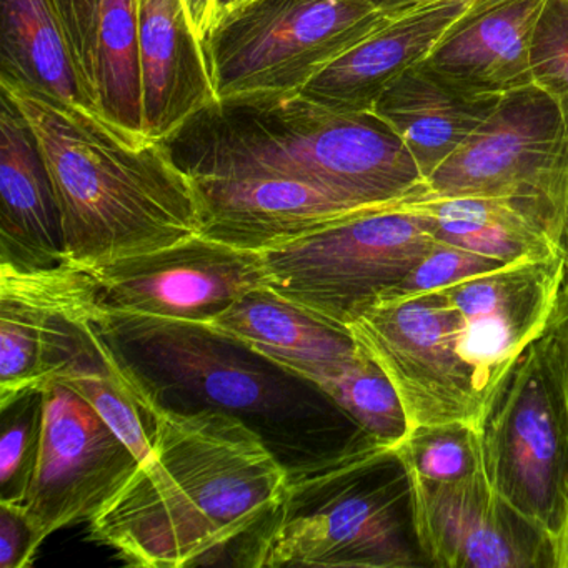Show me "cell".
I'll return each mask as SVG.
<instances>
[{
	"mask_svg": "<svg viewBox=\"0 0 568 568\" xmlns=\"http://www.w3.org/2000/svg\"><path fill=\"white\" fill-rule=\"evenodd\" d=\"M287 478V465L242 418L158 404L151 454L89 521V535L131 567L209 564L265 520Z\"/></svg>",
	"mask_w": 568,
	"mask_h": 568,
	"instance_id": "obj_1",
	"label": "cell"
},
{
	"mask_svg": "<svg viewBox=\"0 0 568 568\" xmlns=\"http://www.w3.org/2000/svg\"><path fill=\"white\" fill-rule=\"evenodd\" d=\"M8 95L36 132L61 211L65 262L95 268L202 231L194 181L164 141H139L101 115L11 79Z\"/></svg>",
	"mask_w": 568,
	"mask_h": 568,
	"instance_id": "obj_2",
	"label": "cell"
},
{
	"mask_svg": "<svg viewBox=\"0 0 568 568\" xmlns=\"http://www.w3.org/2000/svg\"><path fill=\"white\" fill-rule=\"evenodd\" d=\"M192 178H284L367 209L420 194L424 175L400 135L374 112L335 111L301 94L217 101L168 141Z\"/></svg>",
	"mask_w": 568,
	"mask_h": 568,
	"instance_id": "obj_3",
	"label": "cell"
},
{
	"mask_svg": "<svg viewBox=\"0 0 568 568\" xmlns=\"http://www.w3.org/2000/svg\"><path fill=\"white\" fill-rule=\"evenodd\" d=\"M390 445L358 432L341 448L288 468L281 500L242 538L251 568H410L424 564L412 485Z\"/></svg>",
	"mask_w": 568,
	"mask_h": 568,
	"instance_id": "obj_4",
	"label": "cell"
},
{
	"mask_svg": "<svg viewBox=\"0 0 568 568\" xmlns=\"http://www.w3.org/2000/svg\"><path fill=\"white\" fill-rule=\"evenodd\" d=\"M101 332L162 407L225 412L262 437L284 422H321V404L307 397L317 387L209 325L105 311Z\"/></svg>",
	"mask_w": 568,
	"mask_h": 568,
	"instance_id": "obj_5",
	"label": "cell"
},
{
	"mask_svg": "<svg viewBox=\"0 0 568 568\" xmlns=\"http://www.w3.org/2000/svg\"><path fill=\"white\" fill-rule=\"evenodd\" d=\"M394 16L364 0H239L204 41L217 101L298 94Z\"/></svg>",
	"mask_w": 568,
	"mask_h": 568,
	"instance_id": "obj_6",
	"label": "cell"
},
{
	"mask_svg": "<svg viewBox=\"0 0 568 568\" xmlns=\"http://www.w3.org/2000/svg\"><path fill=\"white\" fill-rule=\"evenodd\" d=\"M478 428L491 488L551 540L568 510V397L541 337L491 392Z\"/></svg>",
	"mask_w": 568,
	"mask_h": 568,
	"instance_id": "obj_7",
	"label": "cell"
},
{
	"mask_svg": "<svg viewBox=\"0 0 568 568\" xmlns=\"http://www.w3.org/2000/svg\"><path fill=\"white\" fill-rule=\"evenodd\" d=\"M434 245L420 215L392 205L262 254L272 291L348 327L404 281Z\"/></svg>",
	"mask_w": 568,
	"mask_h": 568,
	"instance_id": "obj_8",
	"label": "cell"
},
{
	"mask_svg": "<svg viewBox=\"0 0 568 568\" xmlns=\"http://www.w3.org/2000/svg\"><path fill=\"white\" fill-rule=\"evenodd\" d=\"M442 197L507 199L534 214L560 247L568 212V141L554 99L535 84L501 98L494 114L410 201Z\"/></svg>",
	"mask_w": 568,
	"mask_h": 568,
	"instance_id": "obj_9",
	"label": "cell"
},
{
	"mask_svg": "<svg viewBox=\"0 0 568 568\" xmlns=\"http://www.w3.org/2000/svg\"><path fill=\"white\" fill-rule=\"evenodd\" d=\"M460 312L444 292L382 301L348 324L400 397L410 428L480 422L484 398L460 352Z\"/></svg>",
	"mask_w": 568,
	"mask_h": 568,
	"instance_id": "obj_10",
	"label": "cell"
},
{
	"mask_svg": "<svg viewBox=\"0 0 568 568\" xmlns=\"http://www.w3.org/2000/svg\"><path fill=\"white\" fill-rule=\"evenodd\" d=\"M105 308L88 268L0 264V404L68 374L101 338Z\"/></svg>",
	"mask_w": 568,
	"mask_h": 568,
	"instance_id": "obj_11",
	"label": "cell"
},
{
	"mask_svg": "<svg viewBox=\"0 0 568 568\" xmlns=\"http://www.w3.org/2000/svg\"><path fill=\"white\" fill-rule=\"evenodd\" d=\"M41 455L21 505L34 548L55 531L91 521L124 487L141 460L71 388L45 385Z\"/></svg>",
	"mask_w": 568,
	"mask_h": 568,
	"instance_id": "obj_12",
	"label": "cell"
},
{
	"mask_svg": "<svg viewBox=\"0 0 568 568\" xmlns=\"http://www.w3.org/2000/svg\"><path fill=\"white\" fill-rule=\"evenodd\" d=\"M105 311L209 322L267 285L262 252L197 234L178 244L88 268Z\"/></svg>",
	"mask_w": 568,
	"mask_h": 568,
	"instance_id": "obj_13",
	"label": "cell"
},
{
	"mask_svg": "<svg viewBox=\"0 0 568 568\" xmlns=\"http://www.w3.org/2000/svg\"><path fill=\"white\" fill-rule=\"evenodd\" d=\"M408 477L412 525L427 564L444 568H554L550 537L510 507L491 488L484 470L452 484Z\"/></svg>",
	"mask_w": 568,
	"mask_h": 568,
	"instance_id": "obj_14",
	"label": "cell"
},
{
	"mask_svg": "<svg viewBox=\"0 0 568 568\" xmlns=\"http://www.w3.org/2000/svg\"><path fill=\"white\" fill-rule=\"evenodd\" d=\"M564 255L531 258L445 288L460 312V352L471 365L484 407L528 345L544 335L564 291Z\"/></svg>",
	"mask_w": 568,
	"mask_h": 568,
	"instance_id": "obj_15",
	"label": "cell"
},
{
	"mask_svg": "<svg viewBox=\"0 0 568 568\" xmlns=\"http://www.w3.org/2000/svg\"><path fill=\"white\" fill-rule=\"evenodd\" d=\"M192 178V175H191ZM205 237L267 252L367 209L327 189L284 178H192Z\"/></svg>",
	"mask_w": 568,
	"mask_h": 568,
	"instance_id": "obj_16",
	"label": "cell"
},
{
	"mask_svg": "<svg viewBox=\"0 0 568 568\" xmlns=\"http://www.w3.org/2000/svg\"><path fill=\"white\" fill-rule=\"evenodd\" d=\"M475 0H420L345 52L298 94L335 111L372 112L408 69L422 64Z\"/></svg>",
	"mask_w": 568,
	"mask_h": 568,
	"instance_id": "obj_17",
	"label": "cell"
},
{
	"mask_svg": "<svg viewBox=\"0 0 568 568\" xmlns=\"http://www.w3.org/2000/svg\"><path fill=\"white\" fill-rule=\"evenodd\" d=\"M65 262L61 211L36 132L0 95V264L36 271Z\"/></svg>",
	"mask_w": 568,
	"mask_h": 568,
	"instance_id": "obj_18",
	"label": "cell"
},
{
	"mask_svg": "<svg viewBox=\"0 0 568 568\" xmlns=\"http://www.w3.org/2000/svg\"><path fill=\"white\" fill-rule=\"evenodd\" d=\"M138 16L144 134L168 141L217 95L184 2L138 0Z\"/></svg>",
	"mask_w": 568,
	"mask_h": 568,
	"instance_id": "obj_19",
	"label": "cell"
},
{
	"mask_svg": "<svg viewBox=\"0 0 568 568\" xmlns=\"http://www.w3.org/2000/svg\"><path fill=\"white\" fill-rule=\"evenodd\" d=\"M548 0H475L424 64L474 94L504 98L534 84L531 41Z\"/></svg>",
	"mask_w": 568,
	"mask_h": 568,
	"instance_id": "obj_20",
	"label": "cell"
},
{
	"mask_svg": "<svg viewBox=\"0 0 568 568\" xmlns=\"http://www.w3.org/2000/svg\"><path fill=\"white\" fill-rule=\"evenodd\" d=\"M205 325L314 387L361 351L348 327L288 301L268 285L248 292Z\"/></svg>",
	"mask_w": 568,
	"mask_h": 568,
	"instance_id": "obj_21",
	"label": "cell"
},
{
	"mask_svg": "<svg viewBox=\"0 0 568 568\" xmlns=\"http://www.w3.org/2000/svg\"><path fill=\"white\" fill-rule=\"evenodd\" d=\"M500 101L474 94L422 62L404 72L372 112L400 135L427 181L494 114Z\"/></svg>",
	"mask_w": 568,
	"mask_h": 568,
	"instance_id": "obj_22",
	"label": "cell"
},
{
	"mask_svg": "<svg viewBox=\"0 0 568 568\" xmlns=\"http://www.w3.org/2000/svg\"><path fill=\"white\" fill-rule=\"evenodd\" d=\"M398 205L420 215L435 241L501 264L561 254L548 229L527 209L507 199H417Z\"/></svg>",
	"mask_w": 568,
	"mask_h": 568,
	"instance_id": "obj_23",
	"label": "cell"
},
{
	"mask_svg": "<svg viewBox=\"0 0 568 568\" xmlns=\"http://www.w3.org/2000/svg\"><path fill=\"white\" fill-rule=\"evenodd\" d=\"M2 75L62 104L99 115L51 0H0Z\"/></svg>",
	"mask_w": 568,
	"mask_h": 568,
	"instance_id": "obj_24",
	"label": "cell"
},
{
	"mask_svg": "<svg viewBox=\"0 0 568 568\" xmlns=\"http://www.w3.org/2000/svg\"><path fill=\"white\" fill-rule=\"evenodd\" d=\"M98 89L102 119L131 138L149 139L142 118L138 0H102Z\"/></svg>",
	"mask_w": 568,
	"mask_h": 568,
	"instance_id": "obj_25",
	"label": "cell"
},
{
	"mask_svg": "<svg viewBox=\"0 0 568 568\" xmlns=\"http://www.w3.org/2000/svg\"><path fill=\"white\" fill-rule=\"evenodd\" d=\"M315 387L357 430L381 444L397 447L410 430L394 384L362 347L342 371L317 382Z\"/></svg>",
	"mask_w": 568,
	"mask_h": 568,
	"instance_id": "obj_26",
	"label": "cell"
},
{
	"mask_svg": "<svg viewBox=\"0 0 568 568\" xmlns=\"http://www.w3.org/2000/svg\"><path fill=\"white\" fill-rule=\"evenodd\" d=\"M394 454L408 474L434 484L465 480L484 470L480 428L471 422L418 425Z\"/></svg>",
	"mask_w": 568,
	"mask_h": 568,
	"instance_id": "obj_27",
	"label": "cell"
},
{
	"mask_svg": "<svg viewBox=\"0 0 568 568\" xmlns=\"http://www.w3.org/2000/svg\"><path fill=\"white\" fill-rule=\"evenodd\" d=\"M0 501L21 507L28 497L41 455L44 388H31L0 404Z\"/></svg>",
	"mask_w": 568,
	"mask_h": 568,
	"instance_id": "obj_28",
	"label": "cell"
},
{
	"mask_svg": "<svg viewBox=\"0 0 568 568\" xmlns=\"http://www.w3.org/2000/svg\"><path fill=\"white\" fill-rule=\"evenodd\" d=\"M534 84L547 92L564 122L568 141V0H548L531 41Z\"/></svg>",
	"mask_w": 568,
	"mask_h": 568,
	"instance_id": "obj_29",
	"label": "cell"
},
{
	"mask_svg": "<svg viewBox=\"0 0 568 568\" xmlns=\"http://www.w3.org/2000/svg\"><path fill=\"white\" fill-rule=\"evenodd\" d=\"M501 267H507V264L474 254L465 248L455 247V245L445 244V242L435 241L434 247L412 268L410 274L404 281L398 282L394 288L385 292L377 302L402 301V298L445 291V288L460 284L467 278L498 271Z\"/></svg>",
	"mask_w": 568,
	"mask_h": 568,
	"instance_id": "obj_30",
	"label": "cell"
},
{
	"mask_svg": "<svg viewBox=\"0 0 568 568\" xmlns=\"http://www.w3.org/2000/svg\"><path fill=\"white\" fill-rule=\"evenodd\" d=\"M79 75L99 112L98 32L102 0H51ZM101 115V112H99Z\"/></svg>",
	"mask_w": 568,
	"mask_h": 568,
	"instance_id": "obj_31",
	"label": "cell"
},
{
	"mask_svg": "<svg viewBox=\"0 0 568 568\" xmlns=\"http://www.w3.org/2000/svg\"><path fill=\"white\" fill-rule=\"evenodd\" d=\"M38 550L34 534L21 507L0 501V568H26Z\"/></svg>",
	"mask_w": 568,
	"mask_h": 568,
	"instance_id": "obj_32",
	"label": "cell"
},
{
	"mask_svg": "<svg viewBox=\"0 0 568 568\" xmlns=\"http://www.w3.org/2000/svg\"><path fill=\"white\" fill-rule=\"evenodd\" d=\"M541 341L545 342L551 357L560 368L568 397V291H561L557 307L541 335Z\"/></svg>",
	"mask_w": 568,
	"mask_h": 568,
	"instance_id": "obj_33",
	"label": "cell"
},
{
	"mask_svg": "<svg viewBox=\"0 0 568 568\" xmlns=\"http://www.w3.org/2000/svg\"><path fill=\"white\" fill-rule=\"evenodd\" d=\"M189 19H191L192 28L202 42L207 38L212 24L215 21V6L217 0H182Z\"/></svg>",
	"mask_w": 568,
	"mask_h": 568,
	"instance_id": "obj_34",
	"label": "cell"
},
{
	"mask_svg": "<svg viewBox=\"0 0 568 568\" xmlns=\"http://www.w3.org/2000/svg\"><path fill=\"white\" fill-rule=\"evenodd\" d=\"M551 554H554V568H568V510L557 534L551 537Z\"/></svg>",
	"mask_w": 568,
	"mask_h": 568,
	"instance_id": "obj_35",
	"label": "cell"
},
{
	"mask_svg": "<svg viewBox=\"0 0 568 568\" xmlns=\"http://www.w3.org/2000/svg\"><path fill=\"white\" fill-rule=\"evenodd\" d=\"M368 4H374L375 8L384 9V11L397 14V12L405 11V9L412 8L417 4L420 0H364Z\"/></svg>",
	"mask_w": 568,
	"mask_h": 568,
	"instance_id": "obj_36",
	"label": "cell"
},
{
	"mask_svg": "<svg viewBox=\"0 0 568 568\" xmlns=\"http://www.w3.org/2000/svg\"><path fill=\"white\" fill-rule=\"evenodd\" d=\"M560 252L564 255L565 262L564 291H568V212L567 219H565L564 231H561Z\"/></svg>",
	"mask_w": 568,
	"mask_h": 568,
	"instance_id": "obj_37",
	"label": "cell"
},
{
	"mask_svg": "<svg viewBox=\"0 0 568 568\" xmlns=\"http://www.w3.org/2000/svg\"><path fill=\"white\" fill-rule=\"evenodd\" d=\"M239 0H217V6H215V19H217L219 14L227 11L232 6L237 4Z\"/></svg>",
	"mask_w": 568,
	"mask_h": 568,
	"instance_id": "obj_38",
	"label": "cell"
}]
</instances>
